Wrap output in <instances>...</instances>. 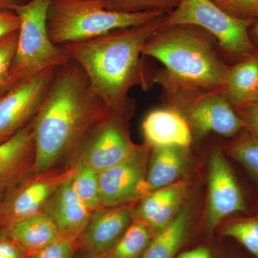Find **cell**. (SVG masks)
Wrapping results in <instances>:
<instances>
[{
    "mask_svg": "<svg viewBox=\"0 0 258 258\" xmlns=\"http://www.w3.org/2000/svg\"><path fill=\"white\" fill-rule=\"evenodd\" d=\"M249 37L258 51V18L254 20L249 30Z\"/></svg>",
    "mask_w": 258,
    "mask_h": 258,
    "instance_id": "obj_34",
    "label": "cell"
},
{
    "mask_svg": "<svg viewBox=\"0 0 258 258\" xmlns=\"http://www.w3.org/2000/svg\"><path fill=\"white\" fill-rule=\"evenodd\" d=\"M76 240L60 237L29 258H73Z\"/></svg>",
    "mask_w": 258,
    "mask_h": 258,
    "instance_id": "obj_29",
    "label": "cell"
},
{
    "mask_svg": "<svg viewBox=\"0 0 258 258\" xmlns=\"http://www.w3.org/2000/svg\"><path fill=\"white\" fill-rule=\"evenodd\" d=\"M253 21L227 14L210 0H180L162 25H192L203 29L215 39L220 53L233 64L257 51L249 33Z\"/></svg>",
    "mask_w": 258,
    "mask_h": 258,
    "instance_id": "obj_7",
    "label": "cell"
},
{
    "mask_svg": "<svg viewBox=\"0 0 258 258\" xmlns=\"http://www.w3.org/2000/svg\"><path fill=\"white\" fill-rule=\"evenodd\" d=\"M143 132L149 147L189 149L192 132L187 120L170 107L150 112L144 120Z\"/></svg>",
    "mask_w": 258,
    "mask_h": 258,
    "instance_id": "obj_16",
    "label": "cell"
},
{
    "mask_svg": "<svg viewBox=\"0 0 258 258\" xmlns=\"http://www.w3.org/2000/svg\"><path fill=\"white\" fill-rule=\"evenodd\" d=\"M227 14L245 20L258 18V0H210Z\"/></svg>",
    "mask_w": 258,
    "mask_h": 258,
    "instance_id": "obj_27",
    "label": "cell"
},
{
    "mask_svg": "<svg viewBox=\"0 0 258 258\" xmlns=\"http://www.w3.org/2000/svg\"><path fill=\"white\" fill-rule=\"evenodd\" d=\"M2 197L3 196H2V195H0V200H1Z\"/></svg>",
    "mask_w": 258,
    "mask_h": 258,
    "instance_id": "obj_38",
    "label": "cell"
},
{
    "mask_svg": "<svg viewBox=\"0 0 258 258\" xmlns=\"http://www.w3.org/2000/svg\"><path fill=\"white\" fill-rule=\"evenodd\" d=\"M58 69H47L0 94V143L12 138L35 118Z\"/></svg>",
    "mask_w": 258,
    "mask_h": 258,
    "instance_id": "obj_8",
    "label": "cell"
},
{
    "mask_svg": "<svg viewBox=\"0 0 258 258\" xmlns=\"http://www.w3.org/2000/svg\"><path fill=\"white\" fill-rule=\"evenodd\" d=\"M74 172L52 176L35 174L7 191L0 200V228L41 213L52 195Z\"/></svg>",
    "mask_w": 258,
    "mask_h": 258,
    "instance_id": "obj_11",
    "label": "cell"
},
{
    "mask_svg": "<svg viewBox=\"0 0 258 258\" xmlns=\"http://www.w3.org/2000/svg\"><path fill=\"white\" fill-rule=\"evenodd\" d=\"M166 15L144 25L60 45L83 69L95 92L110 111L128 112L132 106L129 91L134 86L147 89L150 86L142 62V47L162 25Z\"/></svg>",
    "mask_w": 258,
    "mask_h": 258,
    "instance_id": "obj_2",
    "label": "cell"
},
{
    "mask_svg": "<svg viewBox=\"0 0 258 258\" xmlns=\"http://www.w3.org/2000/svg\"><path fill=\"white\" fill-rule=\"evenodd\" d=\"M18 31L0 38V86H9L8 79L18 44Z\"/></svg>",
    "mask_w": 258,
    "mask_h": 258,
    "instance_id": "obj_28",
    "label": "cell"
},
{
    "mask_svg": "<svg viewBox=\"0 0 258 258\" xmlns=\"http://www.w3.org/2000/svg\"><path fill=\"white\" fill-rule=\"evenodd\" d=\"M244 125V130L258 137V101L236 111Z\"/></svg>",
    "mask_w": 258,
    "mask_h": 258,
    "instance_id": "obj_31",
    "label": "cell"
},
{
    "mask_svg": "<svg viewBox=\"0 0 258 258\" xmlns=\"http://www.w3.org/2000/svg\"><path fill=\"white\" fill-rule=\"evenodd\" d=\"M188 184L178 181L174 184L150 191L144 197L138 210L139 220L153 230L160 232L167 227L177 215Z\"/></svg>",
    "mask_w": 258,
    "mask_h": 258,
    "instance_id": "obj_17",
    "label": "cell"
},
{
    "mask_svg": "<svg viewBox=\"0 0 258 258\" xmlns=\"http://www.w3.org/2000/svg\"><path fill=\"white\" fill-rule=\"evenodd\" d=\"M72 185L76 195L90 211L101 205L98 174L96 171L79 164L72 175Z\"/></svg>",
    "mask_w": 258,
    "mask_h": 258,
    "instance_id": "obj_24",
    "label": "cell"
},
{
    "mask_svg": "<svg viewBox=\"0 0 258 258\" xmlns=\"http://www.w3.org/2000/svg\"><path fill=\"white\" fill-rule=\"evenodd\" d=\"M217 49L213 37L198 26L161 25L142 52L164 64L157 73L164 77L191 87L217 90L222 87L229 68Z\"/></svg>",
    "mask_w": 258,
    "mask_h": 258,
    "instance_id": "obj_3",
    "label": "cell"
},
{
    "mask_svg": "<svg viewBox=\"0 0 258 258\" xmlns=\"http://www.w3.org/2000/svg\"><path fill=\"white\" fill-rule=\"evenodd\" d=\"M97 258H104V257H97Z\"/></svg>",
    "mask_w": 258,
    "mask_h": 258,
    "instance_id": "obj_39",
    "label": "cell"
},
{
    "mask_svg": "<svg viewBox=\"0 0 258 258\" xmlns=\"http://www.w3.org/2000/svg\"><path fill=\"white\" fill-rule=\"evenodd\" d=\"M110 112L75 61L71 59L57 70L32 120L34 173L45 174L64 158L78 152L89 131Z\"/></svg>",
    "mask_w": 258,
    "mask_h": 258,
    "instance_id": "obj_1",
    "label": "cell"
},
{
    "mask_svg": "<svg viewBox=\"0 0 258 258\" xmlns=\"http://www.w3.org/2000/svg\"><path fill=\"white\" fill-rule=\"evenodd\" d=\"M50 3L51 0H30L13 9L20 25L8 79L10 87L47 69H60L71 60L49 36L47 14Z\"/></svg>",
    "mask_w": 258,
    "mask_h": 258,
    "instance_id": "obj_5",
    "label": "cell"
},
{
    "mask_svg": "<svg viewBox=\"0 0 258 258\" xmlns=\"http://www.w3.org/2000/svg\"><path fill=\"white\" fill-rule=\"evenodd\" d=\"M30 1V0H20V4H24V3H28V2Z\"/></svg>",
    "mask_w": 258,
    "mask_h": 258,
    "instance_id": "obj_37",
    "label": "cell"
},
{
    "mask_svg": "<svg viewBox=\"0 0 258 258\" xmlns=\"http://www.w3.org/2000/svg\"><path fill=\"white\" fill-rule=\"evenodd\" d=\"M226 151L243 166L258 187V137L243 130L226 146Z\"/></svg>",
    "mask_w": 258,
    "mask_h": 258,
    "instance_id": "obj_23",
    "label": "cell"
},
{
    "mask_svg": "<svg viewBox=\"0 0 258 258\" xmlns=\"http://www.w3.org/2000/svg\"><path fill=\"white\" fill-rule=\"evenodd\" d=\"M188 224L189 213L181 210L167 227L158 232L141 258H173L186 237Z\"/></svg>",
    "mask_w": 258,
    "mask_h": 258,
    "instance_id": "obj_21",
    "label": "cell"
},
{
    "mask_svg": "<svg viewBox=\"0 0 258 258\" xmlns=\"http://www.w3.org/2000/svg\"><path fill=\"white\" fill-rule=\"evenodd\" d=\"M20 25V19L14 11L0 8V38L18 32Z\"/></svg>",
    "mask_w": 258,
    "mask_h": 258,
    "instance_id": "obj_32",
    "label": "cell"
},
{
    "mask_svg": "<svg viewBox=\"0 0 258 258\" xmlns=\"http://www.w3.org/2000/svg\"><path fill=\"white\" fill-rule=\"evenodd\" d=\"M152 81L164 90L169 106L181 113L198 135L215 133L235 137L244 130L237 112L221 89L206 90L176 82L156 73Z\"/></svg>",
    "mask_w": 258,
    "mask_h": 258,
    "instance_id": "obj_6",
    "label": "cell"
},
{
    "mask_svg": "<svg viewBox=\"0 0 258 258\" xmlns=\"http://www.w3.org/2000/svg\"><path fill=\"white\" fill-rule=\"evenodd\" d=\"M20 0H0V8L13 10L15 6L20 5Z\"/></svg>",
    "mask_w": 258,
    "mask_h": 258,
    "instance_id": "obj_35",
    "label": "cell"
},
{
    "mask_svg": "<svg viewBox=\"0 0 258 258\" xmlns=\"http://www.w3.org/2000/svg\"><path fill=\"white\" fill-rule=\"evenodd\" d=\"M8 88H9V86H7V85H2V86H0V94L4 92L5 90L8 89Z\"/></svg>",
    "mask_w": 258,
    "mask_h": 258,
    "instance_id": "obj_36",
    "label": "cell"
},
{
    "mask_svg": "<svg viewBox=\"0 0 258 258\" xmlns=\"http://www.w3.org/2000/svg\"><path fill=\"white\" fill-rule=\"evenodd\" d=\"M220 89L235 111L258 101V51L229 66Z\"/></svg>",
    "mask_w": 258,
    "mask_h": 258,
    "instance_id": "obj_18",
    "label": "cell"
},
{
    "mask_svg": "<svg viewBox=\"0 0 258 258\" xmlns=\"http://www.w3.org/2000/svg\"><path fill=\"white\" fill-rule=\"evenodd\" d=\"M154 153L147 173L149 192L178 181L186 166V149L154 148Z\"/></svg>",
    "mask_w": 258,
    "mask_h": 258,
    "instance_id": "obj_20",
    "label": "cell"
},
{
    "mask_svg": "<svg viewBox=\"0 0 258 258\" xmlns=\"http://www.w3.org/2000/svg\"><path fill=\"white\" fill-rule=\"evenodd\" d=\"M0 258H29L26 252L10 237L4 227L0 228Z\"/></svg>",
    "mask_w": 258,
    "mask_h": 258,
    "instance_id": "obj_30",
    "label": "cell"
},
{
    "mask_svg": "<svg viewBox=\"0 0 258 258\" xmlns=\"http://www.w3.org/2000/svg\"><path fill=\"white\" fill-rule=\"evenodd\" d=\"M177 258H212V256L206 247H198L180 254Z\"/></svg>",
    "mask_w": 258,
    "mask_h": 258,
    "instance_id": "obj_33",
    "label": "cell"
},
{
    "mask_svg": "<svg viewBox=\"0 0 258 258\" xmlns=\"http://www.w3.org/2000/svg\"><path fill=\"white\" fill-rule=\"evenodd\" d=\"M164 15L158 11L117 13L106 9L104 0H51L47 30L51 41L60 46L144 25Z\"/></svg>",
    "mask_w": 258,
    "mask_h": 258,
    "instance_id": "obj_4",
    "label": "cell"
},
{
    "mask_svg": "<svg viewBox=\"0 0 258 258\" xmlns=\"http://www.w3.org/2000/svg\"><path fill=\"white\" fill-rule=\"evenodd\" d=\"M149 227L142 220L129 225L120 240L106 254V258H141L152 239Z\"/></svg>",
    "mask_w": 258,
    "mask_h": 258,
    "instance_id": "obj_22",
    "label": "cell"
},
{
    "mask_svg": "<svg viewBox=\"0 0 258 258\" xmlns=\"http://www.w3.org/2000/svg\"><path fill=\"white\" fill-rule=\"evenodd\" d=\"M223 234L235 239L254 258H258V215L232 220L225 226Z\"/></svg>",
    "mask_w": 258,
    "mask_h": 258,
    "instance_id": "obj_25",
    "label": "cell"
},
{
    "mask_svg": "<svg viewBox=\"0 0 258 258\" xmlns=\"http://www.w3.org/2000/svg\"><path fill=\"white\" fill-rule=\"evenodd\" d=\"M148 147H137L125 160L98 174L101 205L113 208L147 195Z\"/></svg>",
    "mask_w": 258,
    "mask_h": 258,
    "instance_id": "obj_10",
    "label": "cell"
},
{
    "mask_svg": "<svg viewBox=\"0 0 258 258\" xmlns=\"http://www.w3.org/2000/svg\"><path fill=\"white\" fill-rule=\"evenodd\" d=\"M45 208V214L55 222L61 237L74 240L82 235L91 215L74 191L72 176L62 183Z\"/></svg>",
    "mask_w": 258,
    "mask_h": 258,
    "instance_id": "obj_15",
    "label": "cell"
},
{
    "mask_svg": "<svg viewBox=\"0 0 258 258\" xmlns=\"http://www.w3.org/2000/svg\"><path fill=\"white\" fill-rule=\"evenodd\" d=\"M29 257L60 237L55 222L45 213L37 214L4 227Z\"/></svg>",
    "mask_w": 258,
    "mask_h": 258,
    "instance_id": "obj_19",
    "label": "cell"
},
{
    "mask_svg": "<svg viewBox=\"0 0 258 258\" xmlns=\"http://www.w3.org/2000/svg\"><path fill=\"white\" fill-rule=\"evenodd\" d=\"M131 219L132 213L125 208L95 212L81 235L83 247L95 258L106 255L126 230Z\"/></svg>",
    "mask_w": 258,
    "mask_h": 258,
    "instance_id": "obj_14",
    "label": "cell"
},
{
    "mask_svg": "<svg viewBox=\"0 0 258 258\" xmlns=\"http://www.w3.org/2000/svg\"><path fill=\"white\" fill-rule=\"evenodd\" d=\"M127 113L111 111L93 125L78 151L79 164L99 174L133 154L137 147L131 142L125 127Z\"/></svg>",
    "mask_w": 258,
    "mask_h": 258,
    "instance_id": "obj_9",
    "label": "cell"
},
{
    "mask_svg": "<svg viewBox=\"0 0 258 258\" xmlns=\"http://www.w3.org/2000/svg\"><path fill=\"white\" fill-rule=\"evenodd\" d=\"M180 0H104L107 10L117 13H137L158 11L169 14Z\"/></svg>",
    "mask_w": 258,
    "mask_h": 258,
    "instance_id": "obj_26",
    "label": "cell"
},
{
    "mask_svg": "<svg viewBox=\"0 0 258 258\" xmlns=\"http://www.w3.org/2000/svg\"><path fill=\"white\" fill-rule=\"evenodd\" d=\"M35 144L32 121L12 138L0 143V195L34 172Z\"/></svg>",
    "mask_w": 258,
    "mask_h": 258,
    "instance_id": "obj_13",
    "label": "cell"
},
{
    "mask_svg": "<svg viewBox=\"0 0 258 258\" xmlns=\"http://www.w3.org/2000/svg\"><path fill=\"white\" fill-rule=\"evenodd\" d=\"M248 207L242 190L222 151L212 153L209 171L208 224L213 230L235 214H247Z\"/></svg>",
    "mask_w": 258,
    "mask_h": 258,
    "instance_id": "obj_12",
    "label": "cell"
}]
</instances>
